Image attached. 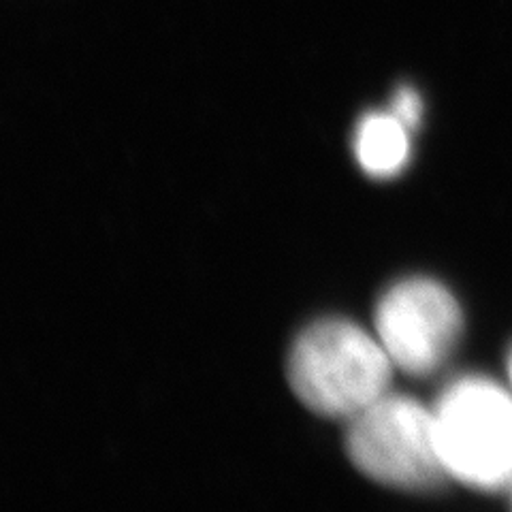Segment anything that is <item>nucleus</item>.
<instances>
[{"label":"nucleus","instance_id":"1","mask_svg":"<svg viewBox=\"0 0 512 512\" xmlns=\"http://www.w3.org/2000/svg\"><path fill=\"white\" fill-rule=\"evenodd\" d=\"M393 361L359 325L327 318L303 331L288 359V382L303 406L329 419H355L387 395Z\"/></svg>","mask_w":512,"mask_h":512},{"label":"nucleus","instance_id":"2","mask_svg":"<svg viewBox=\"0 0 512 512\" xmlns=\"http://www.w3.org/2000/svg\"><path fill=\"white\" fill-rule=\"evenodd\" d=\"M434 434L448 476L480 491L512 487V393L502 384L483 376L448 384Z\"/></svg>","mask_w":512,"mask_h":512},{"label":"nucleus","instance_id":"3","mask_svg":"<svg viewBox=\"0 0 512 512\" xmlns=\"http://www.w3.org/2000/svg\"><path fill=\"white\" fill-rule=\"evenodd\" d=\"M350 461L367 478L404 491L438 489L451 478L440 459L434 410L406 395H384L350 419Z\"/></svg>","mask_w":512,"mask_h":512},{"label":"nucleus","instance_id":"4","mask_svg":"<svg viewBox=\"0 0 512 512\" xmlns=\"http://www.w3.org/2000/svg\"><path fill=\"white\" fill-rule=\"evenodd\" d=\"M461 329L463 316L457 299L436 280H404L378 301V340L393 365L406 374H434L451 357Z\"/></svg>","mask_w":512,"mask_h":512},{"label":"nucleus","instance_id":"5","mask_svg":"<svg viewBox=\"0 0 512 512\" xmlns=\"http://www.w3.org/2000/svg\"><path fill=\"white\" fill-rule=\"evenodd\" d=\"M410 128L395 114H370L357 128L355 152L365 173L374 178H391L410 156Z\"/></svg>","mask_w":512,"mask_h":512},{"label":"nucleus","instance_id":"6","mask_svg":"<svg viewBox=\"0 0 512 512\" xmlns=\"http://www.w3.org/2000/svg\"><path fill=\"white\" fill-rule=\"evenodd\" d=\"M391 114H395L399 120H402L410 131H414V128L421 124V116H423L421 96L412 88H399L393 96Z\"/></svg>","mask_w":512,"mask_h":512},{"label":"nucleus","instance_id":"7","mask_svg":"<svg viewBox=\"0 0 512 512\" xmlns=\"http://www.w3.org/2000/svg\"><path fill=\"white\" fill-rule=\"evenodd\" d=\"M508 374H510V384H512V352H510V359H508Z\"/></svg>","mask_w":512,"mask_h":512}]
</instances>
